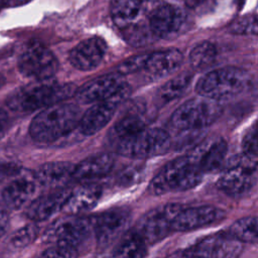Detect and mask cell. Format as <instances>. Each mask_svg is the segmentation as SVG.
Returning <instances> with one entry per match:
<instances>
[{
	"label": "cell",
	"instance_id": "6da1fadb",
	"mask_svg": "<svg viewBox=\"0 0 258 258\" xmlns=\"http://www.w3.org/2000/svg\"><path fill=\"white\" fill-rule=\"evenodd\" d=\"M73 83L59 84L50 80L30 84L13 92L6 100L8 107L18 113H30L61 103L76 95Z\"/></svg>",
	"mask_w": 258,
	"mask_h": 258
},
{
	"label": "cell",
	"instance_id": "7a4b0ae2",
	"mask_svg": "<svg viewBox=\"0 0 258 258\" xmlns=\"http://www.w3.org/2000/svg\"><path fill=\"white\" fill-rule=\"evenodd\" d=\"M81 120L80 108L73 103H58L42 109L30 122L29 134L37 142H53L73 131Z\"/></svg>",
	"mask_w": 258,
	"mask_h": 258
},
{
	"label": "cell",
	"instance_id": "3957f363",
	"mask_svg": "<svg viewBox=\"0 0 258 258\" xmlns=\"http://www.w3.org/2000/svg\"><path fill=\"white\" fill-rule=\"evenodd\" d=\"M204 175L197 161L186 153L167 162L151 179L149 190L155 196L188 190L199 185Z\"/></svg>",
	"mask_w": 258,
	"mask_h": 258
},
{
	"label": "cell",
	"instance_id": "277c9868",
	"mask_svg": "<svg viewBox=\"0 0 258 258\" xmlns=\"http://www.w3.org/2000/svg\"><path fill=\"white\" fill-rule=\"evenodd\" d=\"M250 84L249 74L239 68L224 67L206 73L196 84L197 93L214 101L231 99Z\"/></svg>",
	"mask_w": 258,
	"mask_h": 258
},
{
	"label": "cell",
	"instance_id": "5b68a950",
	"mask_svg": "<svg viewBox=\"0 0 258 258\" xmlns=\"http://www.w3.org/2000/svg\"><path fill=\"white\" fill-rule=\"evenodd\" d=\"M222 106L207 98L190 99L178 106L170 117V125L178 130L190 131L210 126L221 116Z\"/></svg>",
	"mask_w": 258,
	"mask_h": 258
},
{
	"label": "cell",
	"instance_id": "8992f818",
	"mask_svg": "<svg viewBox=\"0 0 258 258\" xmlns=\"http://www.w3.org/2000/svg\"><path fill=\"white\" fill-rule=\"evenodd\" d=\"M170 145V136L160 128H144L117 143V152L125 157L145 159L166 152Z\"/></svg>",
	"mask_w": 258,
	"mask_h": 258
},
{
	"label": "cell",
	"instance_id": "52a82bcc",
	"mask_svg": "<svg viewBox=\"0 0 258 258\" xmlns=\"http://www.w3.org/2000/svg\"><path fill=\"white\" fill-rule=\"evenodd\" d=\"M257 180L258 158H250L241 154L224 169L217 186L225 195L237 198L249 192Z\"/></svg>",
	"mask_w": 258,
	"mask_h": 258
},
{
	"label": "cell",
	"instance_id": "ba28073f",
	"mask_svg": "<svg viewBox=\"0 0 258 258\" xmlns=\"http://www.w3.org/2000/svg\"><path fill=\"white\" fill-rule=\"evenodd\" d=\"M19 72L37 82L50 80L58 70V61L53 52L43 43L32 40L25 44L18 57Z\"/></svg>",
	"mask_w": 258,
	"mask_h": 258
},
{
	"label": "cell",
	"instance_id": "9c48e42d",
	"mask_svg": "<svg viewBox=\"0 0 258 258\" xmlns=\"http://www.w3.org/2000/svg\"><path fill=\"white\" fill-rule=\"evenodd\" d=\"M178 207V203H170L148 211L137 221L134 231L147 245L160 242L173 233L172 221Z\"/></svg>",
	"mask_w": 258,
	"mask_h": 258
},
{
	"label": "cell",
	"instance_id": "30bf717a",
	"mask_svg": "<svg viewBox=\"0 0 258 258\" xmlns=\"http://www.w3.org/2000/svg\"><path fill=\"white\" fill-rule=\"evenodd\" d=\"M93 230L92 218L68 217L54 221L43 233V240L54 245H63L77 248Z\"/></svg>",
	"mask_w": 258,
	"mask_h": 258
},
{
	"label": "cell",
	"instance_id": "8fae6325",
	"mask_svg": "<svg viewBox=\"0 0 258 258\" xmlns=\"http://www.w3.org/2000/svg\"><path fill=\"white\" fill-rule=\"evenodd\" d=\"M225 211L212 205L187 206L179 204L173 217V232H188L198 230L222 221L225 218Z\"/></svg>",
	"mask_w": 258,
	"mask_h": 258
},
{
	"label": "cell",
	"instance_id": "7c38bea8",
	"mask_svg": "<svg viewBox=\"0 0 258 258\" xmlns=\"http://www.w3.org/2000/svg\"><path fill=\"white\" fill-rule=\"evenodd\" d=\"M130 87L126 83L114 96L106 101L94 104L81 117L79 130L84 135H94L103 129L114 116L118 106L127 98Z\"/></svg>",
	"mask_w": 258,
	"mask_h": 258
},
{
	"label": "cell",
	"instance_id": "4fadbf2b",
	"mask_svg": "<svg viewBox=\"0 0 258 258\" xmlns=\"http://www.w3.org/2000/svg\"><path fill=\"white\" fill-rule=\"evenodd\" d=\"M131 220L129 210L118 208L105 211L92 218L93 231L99 248H106L125 233Z\"/></svg>",
	"mask_w": 258,
	"mask_h": 258
},
{
	"label": "cell",
	"instance_id": "5bb4252c",
	"mask_svg": "<svg viewBox=\"0 0 258 258\" xmlns=\"http://www.w3.org/2000/svg\"><path fill=\"white\" fill-rule=\"evenodd\" d=\"M242 249V243L228 232L205 236L188 247L195 258H238Z\"/></svg>",
	"mask_w": 258,
	"mask_h": 258
},
{
	"label": "cell",
	"instance_id": "9a60e30c",
	"mask_svg": "<svg viewBox=\"0 0 258 258\" xmlns=\"http://www.w3.org/2000/svg\"><path fill=\"white\" fill-rule=\"evenodd\" d=\"M186 14L172 4H160L148 15V25L154 36L171 38L179 35L185 28Z\"/></svg>",
	"mask_w": 258,
	"mask_h": 258
},
{
	"label": "cell",
	"instance_id": "2e32d148",
	"mask_svg": "<svg viewBox=\"0 0 258 258\" xmlns=\"http://www.w3.org/2000/svg\"><path fill=\"white\" fill-rule=\"evenodd\" d=\"M126 82L118 73L98 77L79 88L76 98L83 104H96L114 96Z\"/></svg>",
	"mask_w": 258,
	"mask_h": 258
},
{
	"label": "cell",
	"instance_id": "e0dca14e",
	"mask_svg": "<svg viewBox=\"0 0 258 258\" xmlns=\"http://www.w3.org/2000/svg\"><path fill=\"white\" fill-rule=\"evenodd\" d=\"M227 149V142L224 139L212 137L197 144L188 153L206 174L218 170L223 165Z\"/></svg>",
	"mask_w": 258,
	"mask_h": 258
},
{
	"label": "cell",
	"instance_id": "ac0fdd59",
	"mask_svg": "<svg viewBox=\"0 0 258 258\" xmlns=\"http://www.w3.org/2000/svg\"><path fill=\"white\" fill-rule=\"evenodd\" d=\"M106 50L105 40L99 36H93L78 43L70 51L69 60L77 70L91 71L101 63Z\"/></svg>",
	"mask_w": 258,
	"mask_h": 258
},
{
	"label": "cell",
	"instance_id": "d6986e66",
	"mask_svg": "<svg viewBox=\"0 0 258 258\" xmlns=\"http://www.w3.org/2000/svg\"><path fill=\"white\" fill-rule=\"evenodd\" d=\"M72 188H59L52 192L40 196L32 200L24 211V215L31 221H44L55 213L62 211Z\"/></svg>",
	"mask_w": 258,
	"mask_h": 258
},
{
	"label": "cell",
	"instance_id": "ffe728a7",
	"mask_svg": "<svg viewBox=\"0 0 258 258\" xmlns=\"http://www.w3.org/2000/svg\"><path fill=\"white\" fill-rule=\"evenodd\" d=\"M182 59V53L176 48L150 52L142 72L150 79H159L172 74L181 64Z\"/></svg>",
	"mask_w": 258,
	"mask_h": 258
},
{
	"label": "cell",
	"instance_id": "44dd1931",
	"mask_svg": "<svg viewBox=\"0 0 258 258\" xmlns=\"http://www.w3.org/2000/svg\"><path fill=\"white\" fill-rule=\"evenodd\" d=\"M102 196V188L98 184L87 183L71 190L62 211L69 215H78L93 209Z\"/></svg>",
	"mask_w": 258,
	"mask_h": 258
},
{
	"label": "cell",
	"instance_id": "7402d4cb",
	"mask_svg": "<svg viewBox=\"0 0 258 258\" xmlns=\"http://www.w3.org/2000/svg\"><path fill=\"white\" fill-rule=\"evenodd\" d=\"M36 192V181L27 177H17L2 190V199L7 208L18 210L32 201Z\"/></svg>",
	"mask_w": 258,
	"mask_h": 258
},
{
	"label": "cell",
	"instance_id": "603a6c76",
	"mask_svg": "<svg viewBox=\"0 0 258 258\" xmlns=\"http://www.w3.org/2000/svg\"><path fill=\"white\" fill-rule=\"evenodd\" d=\"M115 163L114 156L110 153H100L82 160L75 165L74 179L91 180L108 174Z\"/></svg>",
	"mask_w": 258,
	"mask_h": 258
},
{
	"label": "cell",
	"instance_id": "cb8c5ba5",
	"mask_svg": "<svg viewBox=\"0 0 258 258\" xmlns=\"http://www.w3.org/2000/svg\"><path fill=\"white\" fill-rule=\"evenodd\" d=\"M75 165L69 161H52L40 165L34 172V179L44 186L61 185L74 178Z\"/></svg>",
	"mask_w": 258,
	"mask_h": 258
},
{
	"label": "cell",
	"instance_id": "d4e9b609",
	"mask_svg": "<svg viewBox=\"0 0 258 258\" xmlns=\"http://www.w3.org/2000/svg\"><path fill=\"white\" fill-rule=\"evenodd\" d=\"M146 0H111V16L115 24L124 29L136 23L142 14Z\"/></svg>",
	"mask_w": 258,
	"mask_h": 258
},
{
	"label": "cell",
	"instance_id": "484cf974",
	"mask_svg": "<svg viewBox=\"0 0 258 258\" xmlns=\"http://www.w3.org/2000/svg\"><path fill=\"white\" fill-rule=\"evenodd\" d=\"M147 244L135 232L125 233L114 247L109 258H145Z\"/></svg>",
	"mask_w": 258,
	"mask_h": 258
},
{
	"label": "cell",
	"instance_id": "4316f807",
	"mask_svg": "<svg viewBox=\"0 0 258 258\" xmlns=\"http://www.w3.org/2000/svg\"><path fill=\"white\" fill-rule=\"evenodd\" d=\"M228 233L241 243L258 244V217L247 216L236 220Z\"/></svg>",
	"mask_w": 258,
	"mask_h": 258
},
{
	"label": "cell",
	"instance_id": "83f0119b",
	"mask_svg": "<svg viewBox=\"0 0 258 258\" xmlns=\"http://www.w3.org/2000/svg\"><path fill=\"white\" fill-rule=\"evenodd\" d=\"M145 127V122L143 121L140 113H137L135 111L129 112L115 124L112 129V136L117 141H120L144 129Z\"/></svg>",
	"mask_w": 258,
	"mask_h": 258
},
{
	"label": "cell",
	"instance_id": "f1b7e54d",
	"mask_svg": "<svg viewBox=\"0 0 258 258\" xmlns=\"http://www.w3.org/2000/svg\"><path fill=\"white\" fill-rule=\"evenodd\" d=\"M217 53V48L212 42L202 41L191 48L188 55L189 63L196 70H205L215 62Z\"/></svg>",
	"mask_w": 258,
	"mask_h": 258
},
{
	"label": "cell",
	"instance_id": "f546056e",
	"mask_svg": "<svg viewBox=\"0 0 258 258\" xmlns=\"http://www.w3.org/2000/svg\"><path fill=\"white\" fill-rule=\"evenodd\" d=\"M190 82L191 75L189 74H182L174 77L159 88L157 96L162 102H170L180 97L182 93L187 89Z\"/></svg>",
	"mask_w": 258,
	"mask_h": 258
},
{
	"label": "cell",
	"instance_id": "4dcf8cb0",
	"mask_svg": "<svg viewBox=\"0 0 258 258\" xmlns=\"http://www.w3.org/2000/svg\"><path fill=\"white\" fill-rule=\"evenodd\" d=\"M229 31L240 35H258V14H246L229 25Z\"/></svg>",
	"mask_w": 258,
	"mask_h": 258
},
{
	"label": "cell",
	"instance_id": "1f68e13d",
	"mask_svg": "<svg viewBox=\"0 0 258 258\" xmlns=\"http://www.w3.org/2000/svg\"><path fill=\"white\" fill-rule=\"evenodd\" d=\"M123 30L125 39L133 46L145 45L151 40V37L154 36L149 28V25L145 26L144 24L140 23L132 24Z\"/></svg>",
	"mask_w": 258,
	"mask_h": 258
},
{
	"label": "cell",
	"instance_id": "d6a6232c",
	"mask_svg": "<svg viewBox=\"0 0 258 258\" xmlns=\"http://www.w3.org/2000/svg\"><path fill=\"white\" fill-rule=\"evenodd\" d=\"M242 154L258 158V121L250 126L242 138Z\"/></svg>",
	"mask_w": 258,
	"mask_h": 258
},
{
	"label": "cell",
	"instance_id": "836d02e7",
	"mask_svg": "<svg viewBox=\"0 0 258 258\" xmlns=\"http://www.w3.org/2000/svg\"><path fill=\"white\" fill-rule=\"evenodd\" d=\"M38 234V228L33 225H25L15 231L10 239V243L14 248H23L31 244Z\"/></svg>",
	"mask_w": 258,
	"mask_h": 258
},
{
	"label": "cell",
	"instance_id": "e575fe53",
	"mask_svg": "<svg viewBox=\"0 0 258 258\" xmlns=\"http://www.w3.org/2000/svg\"><path fill=\"white\" fill-rule=\"evenodd\" d=\"M147 57H148V53H141V54H137L129 58H126L117 67V73L120 74L121 76H126L133 73L142 72L145 68Z\"/></svg>",
	"mask_w": 258,
	"mask_h": 258
},
{
	"label": "cell",
	"instance_id": "d590c367",
	"mask_svg": "<svg viewBox=\"0 0 258 258\" xmlns=\"http://www.w3.org/2000/svg\"><path fill=\"white\" fill-rule=\"evenodd\" d=\"M37 258H78V251L71 246L53 245L45 249Z\"/></svg>",
	"mask_w": 258,
	"mask_h": 258
},
{
	"label": "cell",
	"instance_id": "8d00e7d4",
	"mask_svg": "<svg viewBox=\"0 0 258 258\" xmlns=\"http://www.w3.org/2000/svg\"><path fill=\"white\" fill-rule=\"evenodd\" d=\"M20 167L14 162L0 161V182L18 174Z\"/></svg>",
	"mask_w": 258,
	"mask_h": 258
},
{
	"label": "cell",
	"instance_id": "74e56055",
	"mask_svg": "<svg viewBox=\"0 0 258 258\" xmlns=\"http://www.w3.org/2000/svg\"><path fill=\"white\" fill-rule=\"evenodd\" d=\"M9 226V215L7 211L0 205V238L6 233Z\"/></svg>",
	"mask_w": 258,
	"mask_h": 258
},
{
	"label": "cell",
	"instance_id": "f35d334b",
	"mask_svg": "<svg viewBox=\"0 0 258 258\" xmlns=\"http://www.w3.org/2000/svg\"><path fill=\"white\" fill-rule=\"evenodd\" d=\"M30 0H0V10L9 8V7H17L26 4Z\"/></svg>",
	"mask_w": 258,
	"mask_h": 258
},
{
	"label": "cell",
	"instance_id": "ab89813d",
	"mask_svg": "<svg viewBox=\"0 0 258 258\" xmlns=\"http://www.w3.org/2000/svg\"><path fill=\"white\" fill-rule=\"evenodd\" d=\"M7 125H8L7 114L3 110L0 109V139L4 136Z\"/></svg>",
	"mask_w": 258,
	"mask_h": 258
},
{
	"label": "cell",
	"instance_id": "60d3db41",
	"mask_svg": "<svg viewBox=\"0 0 258 258\" xmlns=\"http://www.w3.org/2000/svg\"><path fill=\"white\" fill-rule=\"evenodd\" d=\"M167 258H195V257L192 256V254L190 253L188 248H186V249H182V250H178V251L174 252Z\"/></svg>",
	"mask_w": 258,
	"mask_h": 258
},
{
	"label": "cell",
	"instance_id": "b9f144b4",
	"mask_svg": "<svg viewBox=\"0 0 258 258\" xmlns=\"http://www.w3.org/2000/svg\"><path fill=\"white\" fill-rule=\"evenodd\" d=\"M183 3L189 8H197L204 4L207 0H182Z\"/></svg>",
	"mask_w": 258,
	"mask_h": 258
},
{
	"label": "cell",
	"instance_id": "7bdbcfd3",
	"mask_svg": "<svg viewBox=\"0 0 258 258\" xmlns=\"http://www.w3.org/2000/svg\"><path fill=\"white\" fill-rule=\"evenodd\" d=\"M4 84H5V78L3 77V75L0 74V89L4 86Z\"/></svg>",
	"mask_w": 258,
	"mask_h": 258
}]
</instances>
